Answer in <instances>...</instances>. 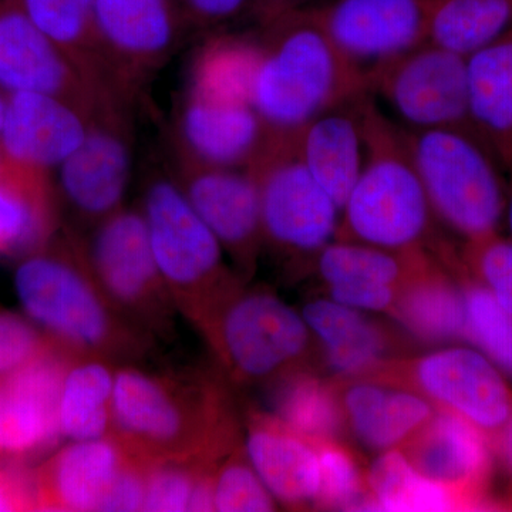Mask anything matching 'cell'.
<instances>
[{"label": "cell", "instance_id": "cell-16", "mask_svg": "<svg viewBox=\"0 0 512 512\" xmlns=\"http://www.w3.org/2000/svg\"><path fill=\"white\" fill-rule=\"evenodd\" d=\"M434 0H323L313 6L332 42L363 73L426 42Z\"/></svg>", "mask_w": 512, "mask_h": 512}, {"label": "cell", "instance_id": "cell-34", "mask_svg": "<svg viewBox=\"0 0 512 512\" xmlns=\"http://www.w3.org/2000/svg\"><path fill=\"white\" fill-rule=\"evenodd\" d=\"M375 511L464 510L447 487L421 476L399 448L384 451L367 468Z\"/></svg>", "mask_w": 512, "mask_h": 512}, {"label": "cell", "instance_id": "cell-3", "mask_svg": "<svg viewBox=\"0 0 512 512\" xmlns=\"http://www.w3.org/2000/svg\"><path fill=\"white\" fill-rule=\"evenodd\" d=\"M251 103L269 134H295L320 114L369 92L366 74L343 55L313 8L262 28Z\"/></svg>", "mask_w": 512, "mask_h": 512}, {"label": "cell", "instance_id": "cell-2", "mask_svg": "<svg viewBox=\"0 0 512 512\" xmlns=\"http://www.w3.org/2000/svg\"><path fill=\"white\" fill-rule=\"evenodd\" d=\"M13 282L28 318L72 355L130 365L154 346L101 291L76 232H57L22 256Z\"/></svg>", "mask_w": 512, "mask_h": 512}, {"label": "cell", "instance_id": "cell-4", "mask_svg": "<svg viewBox=\"0 0 512 512\" xmlns=\"http://www.w3.org/2000/svg\"><path fill=\"white\" fill-rule=\"evenodd\" d=\"M363 167L350 192L335 239L356 241L390 251L436 252L450 249L434 235V215L403 128L384 116L376 97L359 100Z\"/></svg>", "mask_w": 512, "mask_h": 512}, {"label": "cell", "instance_id": "cell-12", "mask_svg": "<svg viewBox=\"0 0 512 512\" xmlns=\"http://www.w3.org/2000/svg\"><path fill=\"white\" fill-rule=\"evenodd\" d=\"M128 106L119 97L104 100L83 143L55 170L59 200L90 228L123 208L133 164Z\"/></svg>", "mask_w": 512, "mask_h": 512}, {"label": "cell", "instance_id": "cell-29", "mask_svg": "<svg viewBox=\"0 0 512 512\" xmlns=\"http://www.w3.org/2000/svg\"><path fill=\"white\" fill-rule=\"evenodd\" d=\"M117 367L101 357L70 356L59 397V427L64 439L111 436Z\"/></svg>", "mask_w": 512, "mask_h": 512}, {"label": "cell", "instance_id": "cell-28", "mask_svg": "<svg viewBox=\"0 0 512 512\" xmlns=\"http://www.w3.org/2000/svg\"><path fill=\"white\" fill-rule=\"evenodd\" d=\"M471 119L503 168L512 160V25L467 57Z\"/></svg>", "mask_w": 512, "mask_h": 512}, {"label": "cell", "instance_id": "cell-7", "mask_svg": "<svg viewBox=\"0 0 512 512\" xmlns=\"http://www.w3.org/2000/svg\"><path fill=\"white\" fill-rule=\"evenodd\" d=\"M403 130L437 220L466 241L497 234L507 181L483 138L460 128Z\"/></svg>", "mask_w": 512, "mask_h": 512}, {"label": "cell", "instance_id": "cell-49", "mask_svg": "<svg viewBox=\"0 0 512 512\" xmlns=\"http://www.w3.org/2000/svg\"><path fill=\"white\" fill-rule=\"evenodd\" d=\"M0 163H2V153H0Z\"/></svg>", "mask_w": 512, "mask_h": 512}, {"label": "cell", "instance_id": "cell-40", "mask_svg": "<svg viewBox=\"0 0 512 512\" xmlns=\"http://www.w3.org/2000/svg\"><path fill=\"white\" fill-rule=\"evenodd\" d=\"M461 262L474 281L485 286L512 313V244L500 234L466 241Z\"/></svg>", "mask_w": 512, "mask_h": 512}, {"label": "cell", "instance_id": "cell-33", "mask_svg": "<svg viewBox=\"0 0 512 512\" xmlns=\"http://www.w3.org/2000/svg\"><path fill=\"white\" fill-rule=\"evenodd\" d=\"M512 25V0H434L427 40L464 57Z\"/></svg>", "mask_w": 512, "mask_h": 512}, {"label": "cell", "instance_id": "cell-47", "mask_svg": "<svg viewBox=\"0 0 512 512\" xmlns=\"http://www.w3.org/2000/svg\"><path fill=\"white\" fill-rule=\"evenodd\" d=\"M505 174L508 175L507 181V207H505V212H507V221L508 227H510L511 234V244H512V160L507 164V167L504 168Z\"/></svg>", "mask_w": 512, "mask_h": 512}, {"label": "cell", "instance_id": "cell-35", "mask_svg": "<svg viewBox=\"0 0 512 512\" xmlns=\"http://www.w3.org/2000/svg\"><path fill=\"white\" fill-rule=\"evenodd\" d=\"M30 20L62 47L97 87L109 90L97 55L94 0H18Z\"/></svg>", "mask_w": 512, "mask_h": 512}, {"label": "cell", "instance_id": "cell-9", "mask_svg": "<svg viewBox=\"0 0 512 512\" xmlns=\"http://www.w3.org/2000/svg\"><path fill=\"white\" fill-rule=\"evenodd\" d=\"M82 245L94 279L120 315L154 342L170 338L180 313L158 269L141 211L114 212L94 225Z\"/></svg>", "mask_w": 512, "mask_h": 512}, {"label": "cell", "instance_id": "cell-44", "mask_svg": "<svg viewBox=\"0 0 512 512\" xmlns=\"http://www.w3.org/2000/svg\"><path fill=\"white\" fill-rule=\"evenodd\" d=\"M184 2L194 19L204 26L227 22L244 10L254 8L255 5V0H184Z\"/></svg>", "mask_w": 512, "mask_h": 512}, {"label": "cell", "instance_id": "cell-1", "mask_svg": "<svg viewBox=\"0 0 512 512\" xmlns=\"http://www.w3.org/2000/svg\"><path fill=\"white\" fill-rule=\"evenodd\" d=\"M222 373H151L117 367L111 436L150 463L180 460L218 464L244 443Z\"/></svg>", "mask_w": 512, "mask_h": 512}, {"label": "cell", "instance_id": "cell-46", "mask_svg": "<svg viewBox=\"0 0 512 512\" xmlns=\"http://www.w3.org/2000/svg\"><path fill=\"white\" fill-rule=\"evenodd\" d=\"M494 454L500 458L505 473L510 477L512 485V416L507 426L501 431L500 436L494 441Z\"/></svg>", "mask_w": 512, "mask_h": 512}, {"label": "cell", "instance_id": "cell-11", "mask_svg": "<svg viewBox=\"0 0 512 512\" xmlns=\"http://www.w3.org/2000/svg\"><path fill=\"white\" fill-rule=\"evenodd\" d=\"M367 86L410 130L460 128L477 133L471 119L467 57L429 40L373 69Z\"/></svg>", "mask_w": 512, "mask_h": 512}, {"label": "cell", "instance_id": "cell-39", "mask_svg": "<svg viewBox=\"0 0 512 512\" xmlns=\"http://www.w3.org/2000/svg\"><path fill=\"white\" fill-rule=\"evenodd\" d=\"M217 468L198 461L168 460L151 463L148 468L143 511H190L192 497L202 478Z\"/></svg>", "mask_w": 512, "mask_h": 512}, {"label": "cell", "instance_id": "cell-8", "mask_svg": "<svg viewBox=\"0 0 512 512\" xmlns=\"http://www.w3.org/2000/svg\"><path fill=\"white\" fill-rule=\"evenodd\" d=\"M296 134V133H295ZM295 134H269L249 164L261 197L264 245L291 272L313 268L336 237L340 210L299 157Z\"/></svg>", "mask_w": 512, "mask_h": 512}, {"label": "cell", "instance_id": "cell-31", "mask_svg": "<svg viewBox=\"0 0 512 512\" xmlns=\"http://www.w3.org/2000/svg\"><path fill=\"white\" fill-rule=\"evenodd\" d=\"M433 256L429 251H390L356 241L333 239L316 256L313 268L323 284L402 286Z\"/></svg>", "mask_w": 512, "mask_h": 512}, {"label": "cell", "instance_id": "cell-17", "mask_svg": "<svg viewBox=\"0 0 512 512\" xmlns=\"http://www.w3.org/2000/svg\"><path fill=\"white\" fill-rule=\"evenodd\" d=\"M399 450L417 473L453 491L464 510L493 505L488 500L493 444L470 421L436 409Z\"/></svg>", "mask_w": 512, "mask_h": 512}, {"label": "cell", "instance_id": "cell-10", "mask_svg": "<svg viewBox=\"0 0 512 512\" xmlns=\"http://www.w3.org/2000/svg\"><path fill=\"white\" fill-rule=\"evenodd\" d=\"M355 377L412 390L434 409L470 421L493 446L512 416L511 387L490 357L470 348L440 349L417 359L397 357Z\"/></svg>", "mask_w": 512, "mask_h": 512}, {"label": "cell", "instance_id": "cell-13", "mask_svg": "<svg viewBox=\"0 0 512 512\" xmlns=\"http://www.w3.org/2000/svg\"><path fill=\"white\" fill-rule=\"evenodd\" d=\"M175 151V181L220 241L232 268L249 284L265 249L261 197L254 175L239 168L198 163L178 148Z\"/></svg>", "mask_w": 512, "mask_h": 512}, {"label": "cell", "instance_id": "cell-37", "mask_svg": "<svg viewBox=\"0 0 512 512\" xmlns=\"http://www.w3.org/2000/svg\"><path fill=\"white\" fill-rule=\"evenodd\" d=\"M466 299V339L478 346L485 356L512 375V313L505 311L485 286L460 272Z\"/></svg>", "mask_w": 512, "mask_h": 512}, {"label": "cell", "instance_id": "cell-30", "mask_svg": "<svg viewBox=\"0 0 512 512\" xmlns=\"http://www.w3.org/2000/svg\"><path fill=\"white\" fill-rule=\"evenodd\" d=\"M276 417L311 439L345 440L338 387L315 367L295 370L265 386Z\"/></svg>", "mask_w": 512, "mask_h": 512}, {"label": "cell", "instance_id": "cell-38", "mask_svg": "<svg viewBox=\"0 0 512 512\" xmlns=\"http://www.w3.org/2000/svg\"><path fill=\"white\" fill-rule=\"evenodd\" d=\"M214 510L221 512L275 511L274 495L249 460L245 441L218 464L214 473Z\"/></svg>", "mask_w": 512, "mask_h": 512}, {"label": "cell", "instance_id": "cell-22", "mask_svg": "<svg viewBox=\"0 0 512 512\" xmlns=\"http://www.w3.org/2000/svg\"><path fill=\"white\" fill-rule=\"evenodd\" d=\"M266 138L268 130L251 104L185 97L177 148L198 163L245 170Z\"/></svg>", "mask_w": 512, "mask_h": 512}, {"label": "cell", "instance_id": "cell-26", "mask_svg": "<svg viewBox=\"0 0 512 512\" xmlns=\"http://www.w3.org/2000/svg\"><path fill=\"white\" fill-rule=\"evenodd\" d=\"M360 97L320 114L295 134L303 164L340 212L355 187L365 158Z\"/></svg>", "mask_w": 512, "mask_h": 512}, {"label": "cell", "instance_id": "cell-36", "mask_svg": "<svg viewBox=\"0 0 512 512\" xmlns=\"http://www.w3.org/2000/svg\"><path fill=\"white\" fill-rule=\"evenodd\" d=\"M320 461L318 510H372L367 468L345 440L313 439Z\"/></svg>", "mask_w": 512, "mask_h": 512}, {"label": "cell", "instance_id": "cell-15", "mask_svg": "<svg viewBox=\"0 0 512 512\" xmlns=\"http://www.w3.org/2000/svg\"><path fill=\"white\" fill-rule=\"evenodd\" d=\"M0 90L57 97L92 116L116 94L100 89L26 15L18 0L0 3Z\"/></svg>", "mask_w": 512, "mask_h": 512}, {"label": "cell", "instance_id": "cell-14", "mask_svg": "<svg viewBox=\"0 0 512 512\" xmlns=\"http://www.w3.org/2000/svg\"><path fill=\"white\" fill-rule=\"evenodd\" d=\"M93 30L107 86L128 103L177 39L170 0H94Z\"/></svg>", "mask_w": 512, "mask_h": 512}, {"label": "cell", "instance_id": "cell-18", "mask_svg": "<svg viewBox=\"0 0 512 512\" xmlns=\"http://www.w3.org/2000/svg\"><path fill=\"white\" fill-rule=\"evenodd\" d=\"M70 356L57 346L0 376V457L32 456L62 439L59 397Z\"/></svg>", "mask_w": 512, "mask_h": 512}, {"label": "cell", "instance_id": "cell-6", "mask_svg": "<svg viewBox=\"0 0 512 512\" xmlns=\"http://www.w3.org/2000/svg\"><path fill=\"white\" fill-rule=\"evenodd\" d=\"M198 333L220 372L238 386H268L279 377L315 367L318 343L298 313L276 293L239 286Z\"/></svg>", "mask_w": 512, "mask_h": 512}, {"label": "cell", "instance_id": "cell-24", "mask_svg": "<svg viewBox=\"0 0 512 512\" xmlns=\"http://www.w3.org/2000/svg\"><path fill=\"white\" fill-rule=\"evenodd\" d=\"M301 313L319 343V359L332 370L333 377L360 376L400 357L402 343L396 333L359 309L332 299H316L306 303Z\"/></svg>", "mask_w": 512, "mask_h": 512}, {"label": "cell", "instance_id": "cell-20", "mask_svg": "<svg viewBox=\"0 0 512 512\" xmlns=\"http://www.w3.org/2000/svg\"><path fill=\"white\" fill-rule=\"evenodd\" d=\"M89 117L57 97L8 94L0 153L15 163L53 173L83 143Z\"/></svg>", "mask_w": 512, "mask_h": 512}, {"label": "cell", "instance_id": "cell-19", "mask_svg": "<svg viewBox=\"0 0 512 512\" xmlns=\"http://www.w3.org/2000/svg\"><path fill=\"white\" fill-rule=\"evenodd\" d=\"M242 424L249 460L275 500L293 510L315 507L320 490L315 440L254 406L245 409Z\"/></svg>", "mask_w": 512, "mask_h": 512}, {"label": "cell", "instance_id": "cell-45", "mask_svg": "<svg viewBox=\"0 0 512 512\" xmlns=\"http://www.w3.org/2000/svg\"><path fill=\"white\" fill-rule=\"evenodd\" d=\"M322 2L323 0H255L252 12H254L259 25L264 28L282 16L298 12V10L313 8Z\"/></svg>", "mask_w": 512, "mask_h": 512}, {"label": "cell", "instance_id": "cell-27", "mask_svg": "<svg viewBox=\"0 0 512 512\" xmlns=\"http://www.w3.org/2000/svg\"><path fill=\"white\" fill-rule=\"evenodd\" d=\"M446 266L437 256H430L400 286L389 312L413 338L429 345L466 339L463 286L451 278Z\"/></svg>", "mask_w": 512, "mask_h": 512}, {"label": "cell", "instance_id": "cell-48", "mask_svg": "<svg viewBox=\"0 0 512 512\" xmlns=\"http://www.w3.org/2000/svg\"><path fill=\"white\" fill-rule=\"evenodd\" d=\"M6 106H8V94L0 90V134H2L3 123H5Z\"/></svg>", "mask_w": 512, "mask_h": 512}, {"label": "cell", "instance_id": "cell-41", "mask_svg": "<svg viewBox=\"0 0 512 512\" xmlns=\"http://www.w3.org/2000/svg\"><path fill=\"white\" fill-rule=\"evenodd\" d=\"M57 346L33 320L0 312V376L22 369Z\"/></svg>", "mask_w": 512, "mask_h": 512}, {"label": "cell", "instance_id": "cell-5", "mask_svg": "<svg viewBox=\"0 0 512 512\" xmlns=\"http://www.w3.org/2000/svg\"><path fill=\"white\" fill-rule=\"evenodd\" d=\"M140 211L177 311L198 332L215 309L248 282L228 265L220 241L192 208L173 175L150 178Z\"/></svg>", "mask_w": 512, "mask_h": 512}, {"label": "cell", "instance_id": "cell-21", "mask_svg": "<svg viewBox=\"0 0 512 512\" xmlns=\"http://www.w3.org/2000/svg\"><path fill=\"white\" fill-rule=\"evenodd\" d=\"M128 457L114 436L70 441L33 473L37 511H101Z\"/></svg>", "mask_w": 512, "mask_h": 512}, {"label": "cell", "instance_id": "cell-42", "mask_svg": "<svg viewBox=\"0 0 512 512\" xmlns=\"http://www.w3.org/2000/svg\"><path fill=\"white\" fill-rule=\"evenodd\" d=\"M400 286L383 284L326 285L329 299L367 312L389 313L396 302Z\"/></svg>", "mask_w": 512, "mask_h": 512}, {"label": "cell", "instance_id": "cell-23", "mask_svg": "<svg viewBox=\"0 0 512 512\" xmlns=\"http://www.w3.org/2000/svg\"><path fill=\"white\" fill-rule=\"evenodd\" d=\"M333 380L338 387L346 437L379 454L402 447L436 412L429 400L412 390L369 377Z\"/></svg>", "mask_w": 512, "mask_h": 512}, {"label": "cell", "instance_id": "cell-50", "mask_svg": "<svg viewBox=\"0 0 512 512\" xmlns=\"http://www.w3.org/2000/svg\"><path fill=\"white\" fill-rule=\"evenodd\" d=\"M0 3H2V0H0Z\"/></svg>", "mask_w": 512, "mask_h": 512}, {"label": "cell", "instance_id": "cell-32", "mask_svg": "<svg viewBox=\"0 0 512 512\" xmlns=\"http://www.w3.org/2000/svg\"><path fill=\"white\" fill-rule=\"evenodd\" d=\"M259 42L244 37L212 39L198 50L190 70V96L251 104Z\"/></svg>", "mask_w": 512, "mask_h": 512}, {"label": "cell", "instance_id": "cell-25", "mask_svg": "<svg viewBox=\"0 0 512 512\" xmlns=\"http://www.w3.org/2000/svg\"><path fill=\"white\" fill-rule=\"evenodd\" d=\"M60 200L52 173L2 156L0 256H25L47 244L60 227Z\"/></svg>", "mask_w": 512, "mask_h": 512}, {"label": "cell", "instance_id": "cell-43", "mask_svg": "<svg viewBox=\"0 0 512 512\" xmlns=\"http://www.w3.org/2000/svg\"><path fill=\"white\" fill-rule=\"evenodd\" d=\"M37 511L33 473L0 471V512Z\"/></svg>", "mask_w": 512, "mask_h": 512}]
</instances>
